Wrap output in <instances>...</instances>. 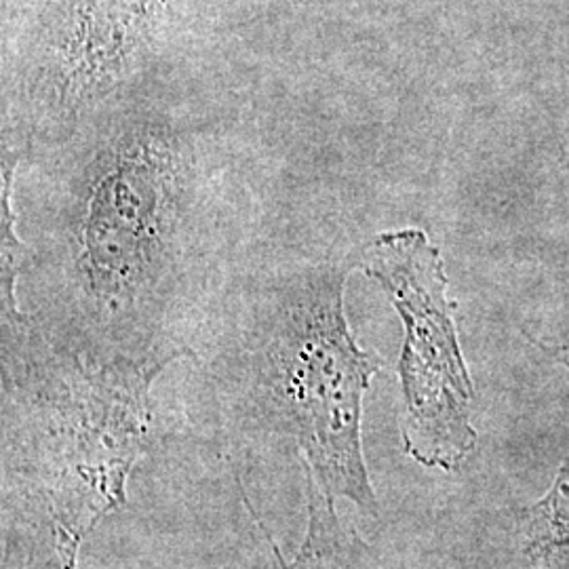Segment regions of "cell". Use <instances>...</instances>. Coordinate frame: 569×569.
Returning a JSON list of instances; mask_svg holds the SVG:
<instances>
[{"mask_svg": "<svg viewBox=\"0 0 569 569\" xmlns=\"http://www.w3.org/2000/svg\"><path fill=\"white\" fill-rule=\"evenodd\" d=\"M346 262L291 266L218 306L209 373L251 441L296 451L329 498L378 515L363 453V399L385 361L348 326Z\"/></svg>", "mask_w": 569, "mask_h": 569, "instance_id": "3", "label": "cell"}, {"mask_svg": "<svg viewBox=\"0 0 569 569\" xmlns=\"http://www.w3.org/2000/svg\"><path fill=\"white\" fill-rule=\"evenodd\" d=\"M173 0H44L4 84L21 154L143 82Z\"/></svg>", "mask_w": 569, "mask_h": 569, "instance_id": "4", "label": "cell"}, {"mask_svg": "<svg viewBox=\"0 0 569 569\" xmlns=\"http://www.w3.org/2000/svg\"><path fill=\"white\" fill-rule=\"evenodd\" d=\"M164 369L2 317V569H79L84 540L127 502Z\"/></svg>", "mask_w": 569, "mask_h": 569, "instance_id": "2", "label": "cell"}, {"mask_svg": "<svg viewBox=\"0 0 569 569\" xmlns=\"http://www.w3.org/2000/svg\"><path fill=\"white\" fill-rule=\"evenodd\" d=\"M34 150L51 152L58 182L42 211V302L28 317L98 359H192L218 209L201 127L142 82Z\"/></svg>", "mask_w": 569, "mask_h": 569, "instance_id": "1", "label": "cell"}, {"mask_svg": "<svg viewBox=\"0 0 569 569\" xmlns=\"http://www.w3.org/2000/svg\"><path fill=\"white\" fill-rule=\"evenodd\" d=\"M568 169H569V161H568Z\"/></svg>", "mask_w": 569, "mask_h": 569, "instance_id": "8", "label": "cell"}, {"mask_svg": "<svg viewBox=\"0 0 569 569\" xmlns=\"http://www.w3.org/2000/svg\"><path fill=\"white\" fill-rule=\"evenodd\" d=\"M306 510L305 542L298 555L287 563L272 545L281 569H387L376 550L340 519L336 500L310 479H306Z\"/></svg>", "mask_w": 569, "mask_h": 569, "instance_id": "6", "label": "cell"}, {"mask_svg": "<svg viewBox=\"0 0 569 569\" xmlns=\"http://www.w3.org/2000/svg\"><path fill=\"white\" fill-rule=\"evenodd\" d=\"M348 260L380 284L403 323L397 371L407 453L422 467L458 470L477 446L470 422L475 388L439 247L420 228H403L373 237Z\"/></svg>", "mask_w": 569, "mask_h": 569, "instance_id": "5", "label": "cell"}, {"mask_svg": "<svg viewBox=\"0 0 569 569\" xmlns=\"http://www.w3.org/2000/svg\"><path fill=\"white\" fill-rule=\"evenodd\" d=\"M526 552L540 563H569V458L549 493L529 510Z\"/></svg>", "mask_w": 569, "mask_h": 569, "instance_id": "7", "label": "cell"}]
</instances>
